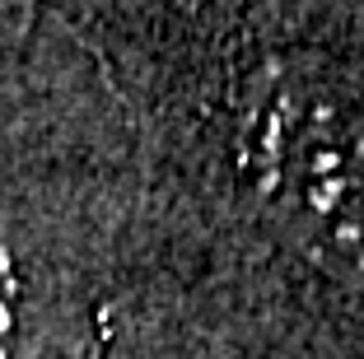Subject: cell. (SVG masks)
<instances>
[{
  "label": "cell",
  "mask_w": 364,
  "mask_h": 359,
  "mask_svg": "<svg viewBox=\"0 0 364 359\" xmlns=\"http://www.w3.org/2000/svg\"><path fill=\"white\" fill-rule=\"evenodd\" d=\"M247 182L294 252L364 289V122L322 89L285 85L247 127Z\"/></svg>",
  "instance_id": "cell-1"
},
{
  "label": "cell",
  "mask_w": 364,
  "mask_h": 359,
  "mask_svg": "<svg viewBox=\"0 0 364 359\" xmlns=\"http://www.w3.org/2000/svg\"><path fill=\"white\" fill-rule=\"evenodd\" d=\"M0 359H94L70 313L28 285L23 266L0 243Z\"/></svg>",
  "instance_id": "cell-2"
}]
</instances>
